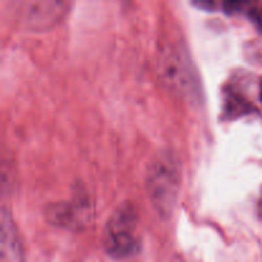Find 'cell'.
Returning a JSON list of instances; mask_svg holds the SVG:
<instances>
[{"instance_id":"9c48e42d","label":"cell","mask_w":262,"mask_h":262,"mask_svg":"<svg viewBox=\"0 0 262 262\" xmlns=\"http://www.w3.org/2000/svg\"><path fill=\"white\" fill-rule=\"evenodd\" d=\"M257 212H258V215H260V217H262V192H261L260 200H258V202H257Z\"/></svg>"},{"instance_id":"277c9868","label":"cell","mask_w":262,"mask_h":262,"mask_svg":"<svg viewBox=\"0 0 262 262\" xmlns=\"http://www.w3.org/2000/svg\"><path fill=\"white\" fill-rule=\"evenodd\" d=\"M46 217L56 227L81 229L91 220V205L86 196L79 193L71 201L50 205L46 210Z\"/></svg>"},{"instance_id":"5b68a950","label":"cell","mask_w":262,"mask_h":262,"mask_svg":"<svg viewBox=\"0 0 262 262\" xmlns=\"http://www.w3.org/2000/svg\"><path fill=\"white\" fill-rule=\"evenodd\" d=\"M66 2H28L22 8V20L28 28L43 30L55 25L66 14Z\"/></svg>"},{"instance_id":"6da1fadb","label":"cell","mask_w":262,"mask_h":262,"mask_svg":"<svg viewBox=\"0 0 262 262\" xmlns=\"http://www.w3.org/2000/svg\"><path fill=\"white\" fill-rule=\"evenodd\" d=\"M102 243L112 257L122 260L136 255L141 248L138 235V211L135 204L124 202L110 215Z\"/></svg>"},{"instance_id":"3957f363","label":"cell","mask_w":262,"mask_h":262,"mask_svg":"<svg viewBox=\"0 0 262 262\" xmlns=\"http://www.w3.org/2000/svg\"><path fill=\"white\" fill-rule=\"evenodd\" d=\"M156 68L161 81L177 95L192 97L199 94L191 60L181 48L171 43L164 45L156 55Z\"/></svg>"},{"instance_id":"8992f818","label":"cell","mask_w":262,"mask_h":262,"mask_svg":"<svg viewBox=\"0 0 262 262\" xmlns=\"http://www.w3.org/2000/svg\"><path fill=\"white\" fill-rule=\"evenodd\" d=\"M2 256L3 261L9 260V262H19L22 258V246L18 232L5 209L2 214Z\"/></svg>"},{"instance_id":"30bf717a","label":"cell","mask_w":262,"mask_h":262,"mask_svg":"<svg viewBox=\"0 0 262 262\" xmlns=\"http://www.w3.org/2000/svg\"><path fill=\"white\" fill-rule=\"evenodd\" d=\"M260 97H261V101H262V83H261V89H260Z\"/></svg>"},{"instance_id":"ba28073f","label":"cell","mask_w":262,"mask_h":262,"mask_svg":"<svg viewBox=\"0 0 262 262\" xmlns=\"http://www.w3.org/2000/svg\"><path fill=\"white\" fill-rule=\"evenodd\" d=\"M251 17L258 25V27L262 30V9L255 8V9H251Z\"/></svg>"},{"instance_id":"7a4b0ae2","label":"cell","mask_w":262,"mask_h":262,"mask_svg":"<svg viewBox=\"0 0 262 262\" xmlns=\"http://www.w3.org/2000/svg\"><path fill=\"white\" fill-rule=\"evenodd\" d=\"M146 187L155 211L161 217H169L174 211L179 191V171L168 155L159 156L148 166Z\"/></svg>"},{"instance_id":"52a82bcc","label":"cell","mask_w":262,"mask_h":262,"mask_svg":"<svg viewBox=\"0 0 262 262\" xmlns=\"http://www.w3.org/2000/svg\"><path fill=\"white\" fill-rule=\"evenodd\" d=\"M245 112H247V104H246L242 99H239L237 95H233V96L228 97L227 107H225V113H227L228 115L230 114L234 118Z\"/></svg>"}]
</instances>
